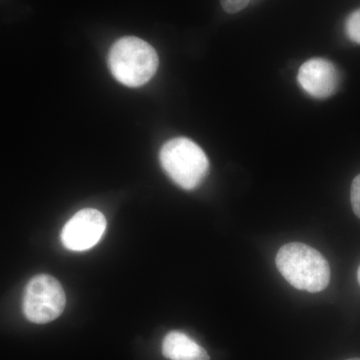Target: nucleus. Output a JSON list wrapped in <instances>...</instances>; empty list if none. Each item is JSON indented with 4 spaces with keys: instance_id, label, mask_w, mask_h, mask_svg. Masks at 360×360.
I'll use <instances>...</instances> for the list:
<instances>
[{
    "instance_id": "1",
    "label": "nucleus",
    "mask_w": 360,
    "mask_h": 360,
    "mask_svg": "<svg viewBox=\"0 0 360 360\" xmlns=\"http://www.w3.org/2000/svg\"><path fill=\"white\" fill-rule=\"evenodd\" d=\"M277 269L296 290L321 292L330 281L328 260L314 248L300 243L281 246L276 258Z\"/></svg>"
},
{
    "instance_id": "2",
    "label": "nucleus",
    "mask_w": 360,
    "mask_h": 360,
    "mask_svg": "<svg viewBox=\"0 0 360 360\" xmlns=\"http://www.w3.org/2000/svg\"><path fill=\"white\" fill-rule=\"evenodd\" d=\"M160 65L155 49L139 37L118 39L111 46L108 66L118 82L129 87L142 86L148 82Z\"/></svg>"
},
{
    "instance_id": "3",
    "label": "nucleus",
    "mask_w": 360,
    "mask_h": 360,
    "mask_svg": "<svg viewBox=\"0 0 360 360\" xmlns=\"http://www.w3.org/2000/svg\"><path fill=\"white\" fill-rule=\"evenodd\" d=\"M160 160L168 176L186 191L200 186L210 170L205 151L186 137L167 141L160 149Z\"/></svg>"
},
{
    "instance_id": "4",
    "label": "nucleus",
    "mask_w": 360,
    "mask_h": 360,
    "mask_svg": "<svg viewBox=\"0 0 360 360\" xmlns=\"http://www.w3.org/2000/svg\"><path fill=\"white\" fill-rule=\"evenodd\" d=\"M66 296L58 279L39 274L30 279L23 295L22 309L27 321L45 324L56 321L65 309Z\"/></svg>"
},
{
    "instance_id": "5",
    "label": "nucleus",
    "mask_w": 360,
    "mask_h": 360,
    "mask_svg": "<svg viewBox=\"0 0 360 360\" xmlns=\"http://www.w3.org/2000/svg\"><path fill=\"white\" fill-rule=\"evenodd\" d=\"M106 229L104 215L94 208H84L75 213L61 231V241L68 250L85 251L94 248Z\"/></svg>"
},
{
    "instance_id": "6",
    "label": "nucleus",
    "mask_w": 360,
    "mask_h": 360,
    "mask_svg": "<svg viewBox=\"0 0 360 360\" xmlns=\"http://www.w3.org/2000/svg\"><path fill=\"white\" fill-rule=\"evenodd\" d=\"M297 80L302 89L310 96L324 99L338 91L340 73L328 59L312 58L300 66Z\"/></svg>"
},
{
    "instance_id": "7",
    "label": "nucleus",
    "mask_w": 360,
    "mask_h": 360,
    "mask_svg": "<svg viewBox=\"0 0 360 360\" xmlns=\"http://www.w3.org/2000/svg\"><path fill=\"white\" fill-rule=\"evenodd\" d=\"M205 348L200 347L193 338L179 331H172L165 336L162 342L163 356L170 360L189 359L201 354Z\"/></svg>"
},
{
    "instance_id": "8",
    "label": "nucleus",
    "mask_w": 360,
    "mask_h": 360,
    "mask_svg": "<svg viewBox=\"0 0 360 360\" xmlns=\"http://www.w3.org/2000/svg\"><path fill=\"white\" fill-rule=\"evenodd\" d=\"M345 32L350 40L360 44V8L348 16L345 22Z\"/></svg>"
},
{
    "instance_id": "9",
    "label": "nucleus",
    "mask_w": 360,
    "mask_h": 360,
    "mask_svg": "<svg viewBox=\"0 0 360 360\" xmlns=\"http://www.w3.org/2000/svg\"><path fill=\"white\" fill-rule=\"evenodd\" d=\"M350 198H352V210L355 215L360 219V174L357 175L352 181Z\"/></svg>"
},
{
    "instance_id": "10",
    "label": "nucleus",
    "mask_w": 360,
    "mask_h": 360,
    "mask_svg": "<svg viewBox=\"0 0 360 360\" xmlns=\"http://www.w3.org/2000/svg\"><path fill=\"white\" fill-rule=\"evenodd\" d=\"M220 2L225 13L234 14L245 9L250 0H220Z\"/></svg>"
},
{
    "instance_id": "11",
    "label": "nucleus",
    "mask_w": 360,
    "mask_h": 360,
    "mask_svg": "<svg viewBox=\"0 0 360 360\" xmlns=\"http://www.w3.org/2000/svg\"><path fill=\"white\" fill-rule=\"evenodd\" d=\"M210 355H208L206 350H203L201 354L195 355V356L189 357V359H181V360H210Z\"/></svg>"
},
{
    "instance_id": "12",
    "label": "nucleus",
    "mask_w": 360,
    "mask_h": 360,
    "mask_svg": "<svg viewBox=\"0 0 360 360\" xmlns=\"http://www.w3.org/2000/svg\"><path fill=\"white\" fill-rule=\"evenodd\" d=\"M357 279H359V285H360V265L359 267V270H357Z\"/></svg>"
},
{
    "instance_id": "13",
    "label": "nucleus",
    "mask_w": 360,
    "mask_h": 360,
    "mask_svg": "<svg viewBox=\"0 0 360 360\" xmlns=\"http://www.w3.org/2000/svg\"><path fill=\"white\" fill-rule=\"evenodd\" d=\"M347 360H360V359H347Z\"/></svg>"
}]
</instances>
